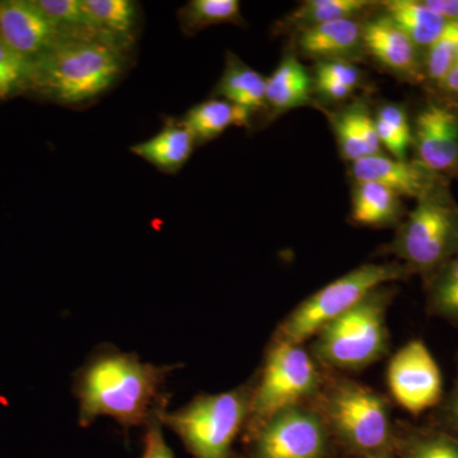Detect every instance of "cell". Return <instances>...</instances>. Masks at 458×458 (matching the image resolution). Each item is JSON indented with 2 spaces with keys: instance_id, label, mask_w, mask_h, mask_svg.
<instances>
[{
  "instance_id": "cell-1",
  "label": "cell",
  "mask_w": 458,
  "mask_h": 458,
  "mask_svg": "<svg viewBox=\"0 0 458 458\" xmlns=\"http://www.w3.org/2000/svg\"><path fill=\"white\" fill-rule=\"evenodd\" d=\"M181 364L156 366L134 352L101 344L75 370L72 391L78 400V424L89 428L98 418L114 419L123 433L146 427L157 412L167 409L168 377Z\"/></svg>"
},
{
  "instance_id": "cell-2",
  "label": "cell",
  "mask_w": 458,
  "mask_h": 458,
  "mask_svg": "<svg viewBox=\"0 0 458 458\" xmlns=\"http://www.w3.org/2000/svg\"><path fill=\"white\" fill-rule=\"evenodd\" d=\"M311 403L324 419L333 441L354 456L394 454L390 403L369 386L325 369L324 381Z\"/></svg>"
},
{
  "instance_id": "cell-3",
  "label": "cell",
  "mask_w": 458,
  "mask_h": 458,
  "mask_svg": "<svg viewBox=\"0 0 458 458\" xmlns=\"http://www.w3.org/2000/svg\"><path fill=\"white\" fill-rule=\"evenodd\" d=\"M123 50L92 38H71L32 62L30 89L64 105L98 98L122 74Z\"/></svg>"
},
{
  "instance_id": "cell-4",
  "label": "cell",
  "mask_w": 458,
  "mask_h": 458,
  "mask_svg": "<svg viewBox=\"0 0 458 458\" xmlns=\"http://www.w3.org/2000/svg\"><path fill=\"white\" fill-rule=\"evenodd\" d=\"M254 375L236 388L197 394L186 405L157 419L176 434L192 458H236L234 443L242 437L254 394Z\"/></svg>"
},
{
  "instance_id": "cell-5",
  "label": "cell",
  "mask_w": 458,
  "mask_h": 458,
  "mask_svg": "<svg viewBox=\"0 0 458 458\" xmlns=\"http://www.w3.org/2000/svg\"><path fill=\"white\" fill-rule=\"evenodd\" d=\"M396 288L382 285L322 327L313 337L311 354L322 369L355 372L369 369L390 352L387 313Z\"/></svg>"
},
{
  "instance_id": "cell-6",
  "label": "cell",
  "mask_w": 458,
  "mask_h": 458,
  "mask_svg": "<svg viewBox=\"0 0 458 458\" xmlns=\"http://www.w3.org/2000/svg\"><path fill=\"white\" fill-rule=\"evenodd\" d=\"M388 254L424 283L458 255V204L442 179L397 225Z\"/></svg>"
},
{
  "instance_id": "cell-7",
  "label": "cell",
  "mask_w": 458,
  "mask_h": 458,
  "mask_svg": "<svg viewBox=\"0 0 458 458\" xmlns=\"http://www.w3.org/2000/svg\"><path fill=\"white\" fill-rule=\"evenodd\" d=\"M325 369L303 345L271 339L264 361L255 373L249 420L241 438H247L283 410L311 403Z\"/></svg>"
},
{
  "instance_id": "cell-8",
  "label": "cell",
  "mask_w": 458,
  "mask_h": 458,
  "mask_svg": "<svg viewBox=\"0 0 458 458\" xmlns=\"http://www.w3.org/2000/svg\"><path fill=\"white\" fill-rule=\"evenodd\" d=\"M411 276L408 267L399 261L360 265L298 304L276 327L273 339L303 345L378 286L406 280Z\"/></svg>"
},
{
  "instance_id": "cell-9",
  "label": "cell",
  "mask_w": 458,
  "mask_h": 458,
  "mask_svg": "<svg viewBox=\"0 0 458 458\" xmlns=\"http://www.w3.org/2000/svg\"><path fill=\"white\" fill-rule=\"evenodd\" d=\"M241 458H328L333 437L311 403L283 410L242 439Z\"/></svg>"
},
{
  "instance_id": "cell-10",
  "label": "cell",
  "mask_w": 458,
  "mask_h": 458,
  "mask_svg": "<svg viewBox=\"0 0 458 458\" xmlns=\"http://www.w3.org/2000/svg\"><path fill=\"white\" fill-rule=\"evenodd\" d=\"M386 378L391 396L411 415L436 409L445 397L442 370L420 339L410 340L394 352Z\"/></svg>"
},
{
  "instance_id": "cell-11",
  "label": "cell",
  "mask_w": 458,
  "mask_h": 458,
  "mask_svg": "<svg viewBox=\"0 0 458 458\" xmlns=\"http://www.w3.org/2000/svg\"><path fill=\"white\" fill-rule=\"evenodd\" d=\"M415 161L443 179L458 177V110L429 99L411 123Z\"/></svg>"
},
{
  "instance_id": "cell-12",
  "label": "cell",
  "mask_w": 458,
  "mask_h": 458,
  "mask_svg": "<svg viewBox=\"0 0 458 458\" xmlns=\"http://www.w3.org/2000/svg\"><path fill=\"white\" fill-rule=\"evenodd\" d=\"M71 38H74L50 22L33 0L0 2V40L30 62Z\"/></svg>"
},
{
  "instance_id": "cell-13",
  "label": "cell",
  "mask_w": 458,
  "mask_h": 458,
  "mask_svg": "<svg viewBox=\"0 0 458 458\" xmlns=\"http://www.w3.org/2000/svg\"><path fill=\"white\" fill-rule=\"evenodd\" d=\"M364 51L406 82H424V56L385 14L363 25Z\"/></svg>"
},
{
  "instance_id": "cell-14",
  "label": "cell",
  "mask_w": 458,
  "mask_h": 458,
  "mask_svg": "<svg viewBox=\"0 0 458 458\" xmlns=\"http://www.w3.org/2000/svg\"><path fill=\"white\" fill-rule=\"evenodd\" d=\"M352 179L381 183L401 198H423L443 179L412 159H396L382 155L364 157L352 162ZM447 180V179H445Z\"/></svg>"
},
{
  "instance_id": "cell-15",
  "label": "cell",
  "mask_w": 458,
  "mask_h": 458,
  "mask_svg": "<svg viewBox=\"0 0 458 458\" xmlns=\"http://www.w3.org/2000/svg\"><path fill=\"white\" fill-rule=\"evenodd\" d=\"M298 49L321 62H351L364 51L363 23L355 18L301 30Z\"/></svg>"
},
{
  "instance_id": "cell-16",
  "label": "cell",
  "mask_w": 458,
  "mask_h": 458,
  "mask_svg": "<svg viewBox=\"0 0 458 458\" xmlns=\"http://www.w3.org/2000/svg\"><path fill=\"white\" fill-rule=\"evenodd\" d=\"M197 138L182 120L168 119L158 134L131 148L135 156L158 170L176 174L194 152Z\"/></svg>"
},
{
  "instance_id": "cell-17",
  "label": "cell",
  "mask_w": 458,
  "mask_h": 458,
  "mask_svg": "<svg viewBox=\"0 0 458 458\" xmlns=\"http://www.w3.org/2000/svg\"><path fill=\"white\" fill-rule=\"evenodd\" d=\"M403 200L393 190L370 181H355L352 200V222L364 227H394L403 222Z\"/></svg>"
},
{
  "instance_id": "cell-18",
  "label": "cell",
  "mask_w": 458,
  "mask_h": 458,
  "mask_svg": "<svg viewBox=\"0 0 458 458\" xmlns=\"http://www.w3.org/2000/svg\"><path fill=\"white\" fill-rule=\"evenodd\" d=\"M311 77L297 57H283L278 68L267 78V108L273 116L306 106L311 102Z\"/></svg>"
},
{
  "instance_id": "cell-19",
  "label": "cell",
  "mask_w": 458,
  "mask_h": 458,
  "mask_svg": "<svg viewBox=\"0 0 458 458\" xmlns=\"http://www.w3.org/2000/svg\"><path fill=\"white\" fill-rule=\"evenodd\" d=\"M337 146L346 161L357 162L364 157L381 155L382 144L377 135L375 117L363 105H352L333 120Z\"/></svg>"
},
{
  "instance_id": "cell-20",
  "label": "cell",
  "mask_w": 458,
  "mask_h": 458,
  "mask_svg": "<svg viewBox=\"0 0 458 458\" xmlns=\"http://www.w3.org/2000/svg\"><path fill=\"white\" fill-rule=\"evenodd\" d=\"M381 7L385 16L400 27L423 56L448 25L423 0H388L382 2Z\"/></svg>"
},
{
  "instance_id": "cell-21",
  "label": "cell",
  "mask_w": 458,
  "mask_h": 458,
  "mask_svg": "<svg viewBox=\"0 0 458 458\" xmlns=\"http://www.w3.org/2000/svg\"><path fill=\"white\" fill-rule=\"evenodd\" d=\"M216 95L252 114L267 108V78L228 53Z\"/></svg>"
},
{
  "instance_id": "cell-22",
  "label": "cell",
  "mask_w": 458,
  "mask_h": 458,
  "mask_svg": "<svg viewBox=\"0 0 458 458\" xmlns=\"http://www.w3.org/2000/svg\"><path fill=\"white\" fill-rule=\"evenodd\" d=\"M394 454L397 458H458V439L432 426L394 423Z\"/></svg>"
},
{
  "instance_id": "cell-23",
  "label": "cell",
  "mask_w": 458,
  "mask_h": 458,
  "mask_svg": "<svg viewBox=\"0 0 458 458\" xmlns=\"http://www.w3.org/2000/svg\"><path fill=\"white\" fill-rule=\"evenodd\" d=\"M90 26L102 41L125 49L137 22V5L131 0H82Z\"/></svg>"
},
{
  "instance_id": "cell-24",
  "label": "cell",
  "mask_w": 458,
  "mask_h": 458,
  "mask_svg": "<svg viewBox=\"0 0 458 458\" xmlns=\"http://www.w3.org/2000/svg\"><path fill=\"white\" fill-rule=\"evenodd\" d=\"M251 114L223 98H210L190 108L182 123L199 144L218 138L231 126H249Z\"/></svg>"
},
{
  "instance_id": "cell-25",
  "label": "cell",
  "mask_w": 458,
  "mask_h": 458,
  "mask_svg": "<svg viewBox=\"0 0 458 458\" xmlns=\"http://www.w3.org/2000/svg\"><path fill=\"white\" fill-rule=\"evenodd\" d=\"M427 312L458 328V255L424 283Z\"/></svg>"
},
{
  "instance_id": "cell-26",
  "label": "cell",
  "mask_w": 458,
  "mask_h": 458,
  "mask_svg": "<svg viewBox=\"0 0 458 458\" xmlns=\"http://www.w3.org/2000/svg\"><path fill=\"white\" fill-rule=\"evenodd\" d=\"M373 5L376 3L366 0H309L289 14L288 21L292 26L300 27L301 31L335 21L351 20Z\"/></svg>"
},
{
  "instance_id": "cell-27",
  "label": "cell",
  "mask_w": 458,
  "mask_h": 458,
  "mask_svg": "<svg viewBox=\"0 0 458 458\" xmlns=\"http://www.w3.org/2000/svg\"><path fill=\"white\" fill-rule=\"evenodd\" d=\"M181 29L192 35L221 23L243 22L237 0H191L179 11Z\"/></svg>"
},
{
  "instance_id": "cell-28",
  "label": "cell",
  "mask_w": 458,
  "mask_h": 458,
  "mask_svg": "<svg viewBox=\"0 0 458 458\" xmlns=\"http://www.w3.org/2000/svg\"><path fill=\"white\" fill-rule=\"evenodd\" d=\"M377 135L382 147L387 148L396 159H408L411 147L412 129L405 107L397 104H385L375 117Z\"/></svg>"
},
{
  "instance_id": "cell-29",
  "label": "cell",
  "mask_w": 458,
  "mask_h": 458,
  "mask_svg": "<svg viewBox=\"0 0 458 458\" xmlns=\"http://www.w3.org/2000/svg\"><path fill=\"white\" fill-rule=\"evenodd\" d=\"M57 29L74 38L101 40L90 26L82 0H33ZM102 41V40H101Z\"/></svg>"
},
{
  "instance_id": "cell-30",
  "label": "cell",
  "mask_w": 458,
  "mask_h": 458,
  "mask_svg": "<svg viewBox=\"0 0 458 458\" xmlns=\"http://www.w3.org/2000/svg\"><path fill=\"white\" fill-rule=\"evenodd\" d=\"M458 60V23H448L445 31L424 54V81L434 87Z\"/></svg>"
},
{
  "instance_id": "cell-31",
  "label": "cell",
  "mask_w": 458,
  "mask_h": 458,
  "mask_svg": "<svg viewBox=\"0 0 458 458\" xmlns=\"http://www.w3.org/2000/svg\"><path fill=\"white\" fill-rule=\"evenodd\" d=\"M32 62L0 40V99H7L30 89Z\"/></svg>"
},
{
  "instance_id": "cell-32",
  "label": "cell",
  "mask_w": 458,
  "mask_h": 458,
  "mask_svg": "<svg viewBox=\"0 0 458 458\" xmlns=\"http://www.w3.org/2000/svg\"><path fill=\"white\" fill-rule=\"evenodd\" d=\"M432 426L445 430L458 439V360L457 373L450 393L445 394L442 403L433 410Z\"/></svg>"
},
{
  "instance_id": "cell-33",
  "label": "cell",
  "mask_w": 458,
  "mask_h": 458,
  "mask_svg": "<svg viewBox=\"0 0 458 458\" xmlns=\"http://www.w3.org/2000/svg\"><path fill=\"white\" fill-rule=\"evenodd\" d=\"M315 77L327 78L352 90L360 86L363 75L351 62H321L316 64Z\"/></svg>"
},
{
  "instance_id": "cell-34",
  "label": "cell",
  "mask_w": 458,
  "mask_h": 458,
  "mask_svg": "<svg viewBox=\"0 0 458 458\" xmlns=\"http://www.w3.org/2000/svg\"><path fill=\"white\" fill-rule=\"evenodd\" d=\"M143 437V454L140 458H174L164 434V426L156 417L147 424Z\"/></svg>"
},
{
  "instance_id": "cell-35",
  "label": "cell",
  "mask_w": 458,
  "mask_h": 458,
  "mask_svg": "<svg viewBox=\"0 0 458 458\" xmlns=\"http://www.w3.org/2000/svg\"><path fill=\"white\" fill-rule=\"evenodd\" d=\"M315 90L322 98L330 102H343L351 98L354 90L343 86V84L327 80V78L315 77Z\"/></svg>"
},
{
  "instance_id": "cell-36",
  "label": "cell",
  "mask_w": 458,
  "mask_h": 458,
  "mask_svg": "<svg viewBox=\"0 0 458 458\" xmlns=\"http://www.w3.org/2000/svg\"><path fill=\"white\" fill-rule=\"evenodd\" d=\"M442 93L445 101L448 104L458 105V60L451 66L450 71L442 78L436 87Z\"/></svg>"
},
{
  "instance_id": "cell-37",
  "label": "cell",
  "mask_w": 458,
  "mask_h": 458,
  "mask_svg": "<svg viewBox=\"0 0 458 458\" xmlns=\"http://www.w3.org/2000/svg\"><path fill=\"white\" fill-rule=\"evenodd\" d=\"M423 3L448 23H458V0H423Z\"/></svg>"
},
{
  "instance_id": "cell-38",
  "label": "cell",
  "mask_w": 458,
  "mask_h": 458,
  "mask_svg": "<svg viewBox=\"0 0 458 458\" xmlns=\"http://www.w3.org/2000/svg\"><path fill=\"white\" fill-rule=\"evenodd\" d=\"M352 458H397L394 454H376V456H354Z\"/></svg>"
}]
</instances>
